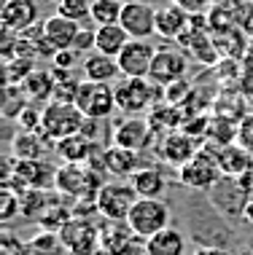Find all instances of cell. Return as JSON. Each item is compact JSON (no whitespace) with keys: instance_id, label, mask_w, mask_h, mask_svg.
I'll return each mask as SVG.
<instances>
[{"instance_id":"obj_1","label":"cell","mask_w":253,"mask_h":255,"mask_svg":"<svg viewBox=\"0 0 253 255\" xmlns=\"http://www.w3.org/2000/svg\"><path fill=\"white\" fill-rule=\"evenodd\" d=\"M102 185H105L102 172L89 164H62L57 167V177H54V188L73 199H97Z\"/></svg>"},{"instance_id":"obj_2","label":"cell","mask_w":253,"mask_h":255,"mask_svg":"<svg viewBox=\"0 0 253 255\" xmlns=\"http://www.w3.org/2000/svg\"><path fill=\"white\" fill-rule=\"evenodd\" d=\"M84 121L86 116L73 102H49V105H43V113H40V134L49 137L57 145L65 137L78 134Z\"/></svg>"},{"instance_id":"obj_3","label":"cell","mask_w":253,"mask_h":255,"mask_svg":"<svg viewBox=\"0 0 253 255\" xmlns=\"http://www.w3.org/2000/svg\"><path fill=\"white\" fill-rule=\"evenodd\" d=\"M116 89V105L124 116H140L154 105H159V89L151 78H124L113 86Z\"/></svg>"},{"instance_id":"obj_4","label":"cell","mask_w":253,"mask_h":255,"mask_svg":"<svg viewBox=\"0 0 253 255\" xmlns=\"http://www.w3.org/2000/svg\"><path fill=\"white\" fill-rule=\"evenodd\" d=\"M127 226L132 229L135 237L146 242L170 226V207L162 199H138L127 218Z\"/></svg>"},{"instance_id":"obj_5","label":"cell","mask_w":253,"mask_h":255,"mask_svg":"<svg viewBox=\"0 0 253 255\" xmlns=\"http://www.w3.org/2000/svg\"><path fill=\"white\" fill-rule=\"evenodd\" d=\"M76 108L86 119L94 121H105L113 116V110H119L116 105V89L111 84H97V81H81Z\"/></svg>"},{"instance_id":"obj_6","label":"cell","mask_w":253,"mask_h":255,"mask_svg":"<svg viewBox=\"0 0 253 255\" xmlns=\"http://www.w3.org/2000/svg\"><path fill=\"white\" fill-rule=\"evenodd\" d=\"M138 191L132 188V183H121V180H111L100 188L97 194V210L105 220H121L127 223L129 212H132L135 202H138Z\"/></svg>"},{"instance_id":"obj_7","label":"cell","mask_w":253,"mask_h":255,"mask_svg":"<svg viewBox=\"0 0 253 255\" xmlns=\"http://www.w3.org/2000/svg\"><path fill=\"white\" fill-rule=\"evenodd\" d=\"M221 175L224 172L218 167V158L210 150H200L191 161L178 167V183L191 191H210L213 185H218Z\"/></svg>"},{"instance_id":"obj_8","label":"cell","mask_w":253,"mask_h":255,"mask_svg":"<svg viewBox=\"0 0 253 255\" xmlns=\"http://www.w3.org/2000/svg\"><path fill=\"white\" fill-rule=\"evenodd\" d=\"M154 57H156V46L151 43V40L132 38L124 46V51L116 57V62H119L124 78H148L151 65H154Z\"/></svg>"},{"instance_id":"obj_9","label":"cell","mask_w":253,"mask_h":255,"mask_svg":"<svg viewBox=\"0 0 253 255\" xmlns=\"http://www.w3.org/2000/svg\"><path fill=\"white\" fill-rule=\"evenodd\" d=\"M189 70V59L183 51L178 49H156V57H154V65H151V73H148V78L154 81L156 86L167 89L170 84H175V81H183V75Z\"/></svg>"},{"instance_id":"obj_10","label":"cell","mask_w":253,"mask_h":255,"mask_svg":"<svg viewBox=\"0 0 253 255\" xmlns=\"http://www.w3.org/2000/svg\"><path fill=\"white\" fill-rule=\"evenodd\" d=\"M119 24L129 32V38L148 40L151 35H156V8H151L143 0H127Z\"/></svg>"},{"instance_id":"obj_11","label":"cell","mask_w":253,"mask_h":255,"mask_svg":"<svg viewBox=\"0 0 253 255\" xmlns=\"http://www.w3.org/2000/svg\"><path fill=\"white\" fill-rule=\"evenodd\" d=\"M57 234L62 237L65 247L73 255H89V253H94V247L100 245V231L92 226V220L73 218V220H67Z\"/></svg>"},{"instance_id":"obj_12","label":"cell","mask_w":253,"mask_h":255,"mask_svg":"<svg viewBox=\"0 0 253 255\" xmlns=\"http://www.w3.org/2000/svg\"><path fill=\"white\" fill-rule=\"evenodd\" d=\"M40 11L35 0H5L0 8V24L5 32H16L22 35L24 30H30L32 24L40 22Z\"/></svg>"},{"instance_id":"obj_13","label":"cell","mask_w":253,"mask_h":255,"mask_svg":"<svg viewBox=\"0 0 253 255\" xmlns=\"http://www.w3.org/2000/svg\"><path fill=\"white\" fill-rule=\"evenodd\" d=\"M151 121H143L138 116H127L124 121H119L113 127V145L129 148V150H140L151 145Z\"/></svg>"},{"instance_id":"obj_14","label":"cell","mask_w":253,"mask_h":255,"mask_svg":"<svg viewBox=\"0 0 253 255\" xmlns=\"http://www.w3.org/2000/svg\"><path fill=\"white\" fill-rule=\"evenodd\" d=\"M200 142L194 140L191 134L181 132H167L162 137V145H159V156L165 158L167 164H175V167H183L186 161H191L197 153H200Z\"/></svg>"},{"instance_id":"obj_15","label":"cell","mask_w":253,"mask_h":255,"mask_svg":"<svg viewBox=\"0 0 253 255\" xmlns=\"http://www.w3.org/2000/svg\"><path fill=\"white\" fill-rule=\"evenodd\" d=\"M78 32H81V24L73 22V19L59 16V13H51L49 19H43V38H46V43H49L54 51L73 49Z\"/></svg>"},{"instance_id":"obj_16","label":"cell","mask_w":253,"mask_h":255,"mask_svg":"<svg viewBox=\"0 0 253 255\" xmlns=\"http://www.w3.org/2000/svg\"><path fill=\"white\" fill-rule=\"evenodd\" d=\"M189 22H191V13L183 11L178 3H170V5L156 8V35H162L167 40L181 38L183 32L189 30Z\"/></svg>"},{"instance_id":"obj_17","label":"cell","mask_w":253,"mask_h":255,"mask_svg":"<svg viewBox=\"0 0 253 255\" xmlns=\"http://www.w3.org/2000/svg\"><path fill=\"white\" fill-rule=\"evenodd\" d=\"M13 177H19L27 188H49L54 185V177H57V169L51 167L49 161H43V158H38V161H16V167H13Z\"/></svg>"},{"instance_id":"obj_18","label":"cell","mask_w":253,"mask_h":255,"mask_svg":"<svg viewBox=\"0 0 253 255\" xmlns=\"http://www.w3.org/2000/svg\"><path fill=\"white\" fill-rule=\"evenodd\" d=\"M102 164H105V172H111L113 177H132L138 169H143L138 150H129L121 145H111L102 150Z\"/></svg>"},{"instance_id":"obj_19","label":"cell","mask_w":253,"mask_h":255,"mask_svg":"<svg viewBox=\"0 0 253 255\" xmlns=\"http://www.w3.org/2000/svg\"><path fill=\"white\" fill-rule=\"evenodd\" d=\"M49 148H54L49 137H43L40 132H22V129L11 142V153L16 156V161H38L46 156Z\"/></svg>"},{"instance_id":"obj_20","label":"cell","mask_w":253,"mask_h":255,"mask_svg":"<svg viewBox=\"0 0 253 255\" xmlns=\"http://www.w3.org/2000/svg\"><path fill=\"white\" fill-rule=\"evenodd\" d=\"M54 150L59 153V158L65 164H89V158L97 153V142L78 132V134H70L65 140H59L54 145Z\"/></svg>"},{"instance_id":"obj_21","label":"cell","mask_w":253,"mask_h":255,"mask_svg":"<svg viewBox=\"0 0 253 255\" xmlns=\"http://www.w3.org/2000/svg\"><path fill=\"white\" fill-rule=\"evenodd\" d=\"M24 94H27V100H30V105H35V108H43V105H49L51 97H54V75L49 70H32L30 75L24 78Z\"/></svg>"},{"instance_id":"obj_22","label":"cell","mask_w":253,"mask_h":255,"mask_svg":"<svg viewBox=\"0 0 253 255\" xmlns=\"http://www.w3.org/2000/svg\"><path fill=\"white\" fill-rule=\"evenodd\" d=\"M143 247H146V255H183L186 253V239L175 226H167L165 231L146 239Z\"/></svg>"},{"instance_id":"obj_23","label":"cell","mask_w":253,"mask_h":255,"mask_svg":"<svg viewBox=\"0 0 253 255\" xmlns=\"http://www.w3.org/2000/svg\"><path fill=\"white\" fill-rule=\"evenodd\" d=\"M132 188L138 191L140 199H159L167 188V177L162 175L159 167H143L138 169L132 177H129Z\"/></svg>"},{"instance_id":"obj_24","label":"cell","mask_w":253,"mask_h":255,"mask_svg":"<svg viewBox=\"0 0 253 255\" xmlns=\"http://www.w3.org/2000/svg\"><path fill=\"white\" fill-rule=\"evenodd\" d=\"M97 30V38H94V51L105 54V57H119L124 51V46L129 43V32L121 24H105V27H94Z\"/></svg>"},{"instance_id":"obj_25","label":"cell","mask_w":253,"mask_h":255,"mask_svg":"<svg viewBox=\"0 0 253 255\" xmlns=\"http://www.w3.org/2000/svg\"><path fill=\"white\" fill-rule=\"evenodd\" d=\"M121 75V67L113 57H105V54L94 51L84 59V78L86 81H97V84H111Z\"/></svg>"},{"instance_id":"obj_26","label":"cell","mask_w":253,"mask_h":255,"mask_svg":"<svg viewBox=\"0 0 253 255\" xmlns=\"http://www.w3.org/2000/svg\"><path fill=\"white\" fill-rule=\"evenodd\" d=\"M216 158H218V167H221L224 175L240 177V175H245V172L251 169L253 153H251L245 145H227V148L218 150Z\"/></svg>"},{"instance_id":"obj_27","label":"cell","mask_w":253,"mask_h":255,"mask_svg":"<svg viewBox=\"0 0 253 255\" xmlns=\"http://www.w3.org/2000/svg\"><path fill=\"white\" fill-rule=\"evenodd\" d=\"M129 237H135V234L127 223H121V220H108L105 229L100 231V250L105 255H119L127 245H132Z\"/></svg>"},{"instance_id":"obj_28","label":"cell","mask_w":253,"mask_h":255,"mask_svg":"<svg viewBox=\"0 0 253 255\" xmlns=\"http://www.w3.org/2000/svg\"><path fill=\"white\" fill-rule=\"evenodd\" d=\"M27 247H30L32 255H73V253L65 247L62 237H59L57 231H43V234H38L35 239H30V242H27Z\"/></svg>"},{"instance_id":"obj_29","label":"cell","mask_w":253,"mask_h":255,"mask_svg":"<svg viewBox=\"0 0 253 255\" xmlns=\"http://www.w3.org/2000/svg\"><path fill=\"white\" fill-rule=\"evenodd\" d=\"M121 11H124V3H121V0H94L92 3V19H89V22H94L97 27L119 24Z\"/></svg>"},{"instance_id":"obj_30","label":"cell","mask_w":253,"mask_h":255,"mask_svg":"<svg viewBox=\"0 0 253 255\" xmlns=\"http://www.w3.org/2000/svg\"><path fill=\"white\" fill-rule=\"evenodd\" d=\"M92 3H94V0H59L54 13H59V16H65V19H73V22L84 24L86 19H92Z\"/></svg>"},{"instance_id":"obj_31","label":"cell","mask_w":253,"mask_h":255,"mask_svg":"<svg viewBox=\"0 0 253 255\" xmlns=\"http://www.w3.org/2000/svg\"><path fill=\"white\" fill-rule=\"evenodd\" d=\"M35 70V62L24 59V57H8L5 59V84L11 86H22L24 78Z\"/></svg>"},{"instance_id":"obj_32","label":"cell","mask_w":253,"mask_h":255,"mask_svg":"<svg viewBox=\"0 0 253 255\" xmlns=\"http://www.w3.org/2000/svg\"><path fill=\"white\" fill-rule=\"evenodd\" d=\"M30 105V100H27L24 89L22 86H11L5 84V119H19V113Z\"/></svg>"},{"instance_id":"obj_33","label":"cell","mask_w":253,"mask_h":255,"mask_svg":"<svg viewBox=\"0 0 253 255\" xmlns=\"http://www.w3.org/2000/svg\"><path fill=\"white\" fill-rule=\"evenodd\" d=\"M151 124H159V127H183V116L178 113V105H170V102H165V105H154L151 108Z\"/></svg>"},{"instance_id":"obj_34","label":"cell","mask_w":253,"mask_h":255,"mask_svg":"<svg viewBox=\"0 0 253 255\" xmlns=\"http://www.w3.org/2000/svg\"><path fill=\"white\" fill-rule=\"evenodd\" d=\"M0 196H3V210H0V218H3V220H13L16 215H22V194H16L11 185L3 183Z\"/></svg>"},{"instance_id":"obj_35","label":"cell","mask_w":253,"mask_h":255,"mask_svg":"<svg viewBox=\"0 0 253 255\" xmlns=\"http://www.w3.org/2000/svg\"><path fill=\"white\" fill-rule=\"evenodd\" d=\"M40 113L43 108H35V105H27L22 113H19V129L22 132H40Z\"/></svg>"},{"instance_id":"obj_36","label":"cell","mask_w":253,"mask_h":255,"mask_svg":"<svg viewBox=\"0 0 253 255\" xmlns=\"http://www.w3.org/2000/svg\"><path fill=\"white\" fill-rule=\"evenodd\" d=\"M78 59H81V54H78L76 49H65V51H57V54H54V57H51L54 67H59V70H73Z\"/></svg>"},{"instance_id":"obj_37","label":"cell","mask_w":253,"mask_h":255,"mask_svg":"<svg viewBox=\"0 0 253 255\" xmlns=\"http://www.w3.org/2000/svg\"><path fill=\"white\" fill-rule=\"evenodd\" d=\"M191 92V86L186 84V81H175V84H170L165 89V100L170 102V105H183V94H189Z\"/></svg>"},{"instance_id":"obj_38","label":"cell","mask_w":253,"mask_h":255,"mask_svg":"<svg viewBox=\"0 0 253 255\" xmlns=\"http://www.w3.org/2000/svg\"><path fill=\"white\" fill-rule=\"evenodd\" d=\"M94 38H97V30H92V27H81V32H78L76 43H73V49H76L78 54L94 49Z\"/></svg>"},{"instance_id":"obj_39","label":"cell","mask_w":253,"mask_h":255,"mask_svg":"<svg viewBox=\"0 0 253 255\" xmlns=\"http://www.w3.org/2000/svg\"><path fill=\"white\" fill-rule=\"evenodd\" d=\"M178 5H181L183 11H189L191 16H197V13H202L205 8H208V3L210 0H175Z\"/></svg>"},{"instance_id":"obj_40","label":"cell","mask_w":253,"mask_h":255,"mask_svg":"<svg viewBox=\"0 0 253 255\" xmlns=\"http://www.w3.org/2000/svg\"><path fill=\"white\" fill-rule=\"evenodd\" d=\"M119 255H146V247H140L138 242H132V245H127Z\"/></svg>"},{"instance_id":"obj_41","label":"cell","mask_w":253,"mask_h":255,"mask_svg":"<svg viewBox=\"0 0 253 255\" xmlns=\"http://www.w3.org/2000/svg\"><path fill=\"white\" fill-rule=\"evenodd\" d=\"M194 255H232V253L224 250V247H202V250H197Z\"/></svg>"},{"instance_id":"obj_42","label":"cell","mask_w":253,"mask_h":255,"mask_svg":"<svg viewBox=\"0 0 253 255\" xmlns=\"http://www.w3.org/2000/svg\"><path fill=\"white\" fill-rule=\"evenodd\" d=\"M243 218L248 220V223H253V202H245V207H243Z\"/></svg>"},{"instance_id":"obj_43","label":"cell","mask_w":253,"mask_h":255,"mask_svg":"<svg viewBox=\"0 0 253 255\" xmlns=\"http://www.w3.org/2000/svg\"><path fill=\"white\" fill-rule=\"evenodd\" d=\"M121 3H127V0H121Z\"/></svg>"},{"instance_id":"obj_44","label":"cell","mask_w":253,"mask_h":255,"mask_svg":"<svg viewBox=\"0 0 253 255\" xmlns=\"http://www.w3.org/2000/svg\"><path fill=\"white\" fill-rule=\"evenodd\" d=\"M57 3H59V0H57Z\"/></svg>"}]
</instances>
